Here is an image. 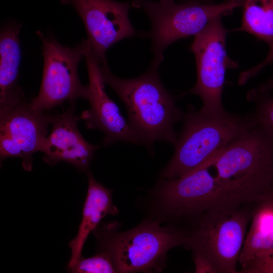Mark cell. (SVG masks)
I'll return each instance as SVG.
<instances>
[{"mask_svg":"<svg viewBox=\"0 0 273 273\" xmlns=\"http://www.w3.org/2000/svg\"><path fill=\"white\" fill-rule=\"evenodd\" d=\"M67 269L70 272L74 273L116 272L110 256L102 251H99L90 257L84 258L82 256L74 266Z\"/></svg>","mask_w":273,"mask_h":273,"instance_id":"19","label":"cell"},{"mask_svg":"<svg viewBox=\"0 0 273 273\" xmlns=\"http://www.w3.org/2000/svg\"><path fill=\"white\" fill-rule=\"evenodd\" d=\"M84 57L89 79L87 100L90 107L82 112L81 117L87 127L98 129L104 133L103 145L105 146L118 141L142 144L117 104L106 94L99 64L93 57L87 40Z\"/></svg>","mask_w":273,"mask_h":273,"instance_id":"11","label":"cell"},{"mask_svg":"<svg viewBox=\"0 0 273 273\" xmlns=\"http://www.w3.org/2000/svg\"><path fill=\"white\" fill-rule=\"evenodd\" d=\"M151 193L153 218L169 225L190 226L213 210L251 202L222 184L208 168L173 179L160 178Z\"/></svg>","mask_w":273,"mask_h":273,"instance_id":"5","label":"cell"},{"mask_svg":"<svg viewBox=\"0 0 273 273\" xmlns=\"http://www.w3.org/2000/svg\"><path fill=\"white\" fill-rule=\"evenodd\" d=\"M258 88L262 90L271 93L273 89V77L269 79L266 83L259 85Z\"/></svg>","mask_w":273,"mask_h":273,"instance_id":"24","label":"cell"},{"mask_svg":"<svg viewBox=\"0 0 273 273\" xmlns=\"http://www.w3.org/2000/svg\"><path fill=\"white\" fill-rule=\"evenodd\" d=\"M52 118L46 112L34 109L24 95L0 103V132L8 134L20 146L22 167L27 171L32 170V155L39 151Z\"/></svg>","mask_w":273,"mask_h":273,"instance_id":"12","label":"cell"},{"mask_svg":"<svg viewBox=\"0 0 273 273\" xmlns=\"http://www.w3.org/2000/svg\"><path fill=\"white\" fill-rule=\"evenodd\" d=\"M132 6L141 8L151 23L145 34L151 40L152 61L160 64L165 49L175 41L195 36L215 17L230 13L242 6L235 0L219 4H205L197 0L178 3L175 0H133Z\"/></svg>","mask_w":273,"mask_h":273,"instance_id":"7","label":"cell"},{"mask_svg":"<svg viewBox=\"0 0 273 273\" xmlns=\"http://www.w3.org/2000/svg\"><path fill=\"white\" fill-rule=\"evenodd\" d=\"M270 94L255 87L248 92L247 98L255 104V109L252 113L256 124L273 134V97Z\"/></svg>","mask_w":273,"mask_h":273,"instance_id":"18","label":"cell"},{"mask_svg":"<svg viewBox=\"0 0 273 273\" xmlns=\"http://www.w3.org/2000/svg\"><path fill=\"white\" fill-rule=\"evenodd\" d=\"M260 202H263L273 207V186L264 195Z\"/></svg>","mask_w":273,"mask_h":273,"instance_id":"23","label":"cell"},{"mask_svg":"<svg viewBox=\"0 0 273 273\" xmlns=\"http://www.w3.org/2000/svg\"><path fill=\"white\" fill-rule=\"evenodd\" d=\"M213 166L222 184L259 203L273 186V134L255 124L233 141Z\"/></svg>","mask_w":273,"mask_h":273,"instance_id":"6","label":"cell"},{"mask_svg":"<svg viewBox=\"0 0 273 273\" xmlns=\"http://www.w3.org/2000/svg\"><path fill=\"white\" fill-rule=\"evenodd\" d=\"M36 34L42 44L44 66L39 92L30 102L32 107L46 112L65 102L74 105L79 98L87 99L88 86L81 83L78 73L86 39L69 47L59 43L52 34L46 35L39 30Z\"/></svg>","mask_w":273,"mask_h":273,"instance_id":"8","label":"cell"},{"mask_svg":"<svg viewBox=\"0 0 273 273\" xmlns=\"http://www.w3.org/2000/svg\"><path fill=\"white\" fill-rule=\"evenodd\" d=\"M9 157H18L22 160L24 154L20 146L8 134L0 132V158L3 161Z\"/></svg>","mask_w":273,"mask_h":273,"instance_id":"21","label":"cell"},{"mask_svg":"<svg viewBox=\"0 0 273 273\" xmlns=\"http://www.w3.org/2000/svg\"><path fill=\"white\" fill-rule=\"evenodd\" d=\"M74 105L52 118V130L40 145L39 151L44 162L55 165L63 161L87 173L95 151L100 146L88 143L79 132L80 118L75 114Z\"/></svg>","mask_w":273,"mask_h":273,"instance_id":"13","label":"cell"},{"mask_svg":"<svg viewBox=\"0 0 273 273\" xmlns=\"http://www.w3.org/2000/svg\"><path fill=\"white\" fill-rule=\"evenodd\" d=\"M221 17L212 19L194 36L190 47L195 58L197 80L189 92L200 97L203 103L201 110L206 112L225 110L222 92L226 72L237 66L227 53L226 37L229 31L223 25Z\"/></svg>","mask_w":273,"mask_h":273,"instance_id":"9","label":"cell"},{"mask_svg":"<svg viewBox=\"0 0 273 273\" xmlns=\"http://www.w3.org/2000/svg\"><path fill=\"white\" fill-rule=\"evenodd\" d=\"M21 23H7L0 33V103L24 93L18 85L21 52L19 35Z\"/></svg>","mask_w":273,"mask_h":273,"instance_id":"15","label":"cell"},{"mask_svg":"<svg viewBox=\"0 0 273 273\" xmlns=\"http://www.w3.org/2000/svg\"><path fill=\"white\" fill-rule=\"evenodd\" d=\"M152 218L143 220L127 231L118 232L117 223H102L93 231L100 251L107 253L116 272H160L165 266L166 255L171 248L184 246V230L162 225Z\"/></svg>","mask_w":273,"mask_h":273,"instance_id":"4","label":"cell"},{"mask_svg":"<svg viewBox=\"0 0 273 273\" xmlns=\"http://www.w3.org/2000/svg\"><path fill=\"white\" fill-rule=\"evenodd\" d=\"M272 249L273 207L260 202L254 211L238 262L243 268L256 256Z\"/></svg>","mask_w":273,"mask_h":273,"instance_id":"16","label":"cell"},{"mask_svg":"<svg viewBox=\"0 0 273 273\" xmlns=\"http://www.w3.org/2000/svg\"><path fill=\"white\" fill-rule=\"evenodd\" d=\"M257 203L208 212L185 230L184 247L192 251L196 272L236 273L246 234Z\"/></svg>","mask_w":273,"mask_h":273,"instance_id":"3","label":"cell"},{"mask_svg":"<svg viewBox=\"0 0 273 273\" xmlns=\"http://www.w3.org/2000/svg\"><path fill=\"white\" fill-rule=\"evenodd\" d=\"M240 272L273 273V249L256 256Z\"/></svg>","mask_w":273,"mask_h":273,"instance_id":"20","label":"cell"},{"mask_svg":"<svg viewBox=\"0 0 273 273\" xmlns=\"http://www.w3.org/2000/svg\"><path fill=\"white\" fill-rule=\"evenodd\" d=\"M183 120L174 154L161 171L160 178L173 179L213 166L233 141L256 124L252 112L244 115L225 110L206 112L191 105Z\"/></svg>","mask_w":273,"mask_h":273,"instance_id":"1","label":"cell"},{"mask_svg":"<svg viewBox=\"0 0 273 273\" xmlns=\"http://www.w3.org/2000/svg\"><path fill=\"white\" fill-rule=\"evenodd\" d=\"M72 5L82 20L90 52L100 65L107 61V50L137 32L129 17V2L115 0H61Z\"/></svg>","mask_w":273,"mask_h":273,"instance_id":"10","label":"cell"},{"mask_svg":"<svg viewBox=\"0 0 273 273\" xmlns=\"http://www.w3.org/2000/svg\"><path fill=\"white\" fill-rule=\"evenodd\" d=\"M269 48V51L266 57L261 62L240 73L238 78L239 84H244L249 79L256 75L266 66L273 62V44Z\"/></svg>","mask_w":273,"mask_h":273,"instance_id":"22","label":"cell"},{"mask_svg":"<svg viewBox=\"0 0 273 273\" xmlns=\"http://www.w3.org/2000/svg\"><path fill=\"white\" fill-rule=\"evenodd\" d=\"M239 30L273 44V0H245Z\"/></svg>","mask_w":273,"mask_h":273,"instance_id":"17","label":"cell"},{"mask_svg":"<svg viewBox=\"0 0 273 273\" xmlns=\"http://www.w3.org/2000/svg\"><path fill=\"white\" fill-rule=\"evenodd\" d=\"M235 1H239V2H241V3H244V1H245V0H235Z\"/></svg>","mask_w":273,"mask_h":273,"instance_id":"25","label":"cell"},{"mask_svg":"<svg viewBox=\"0 0 273 273\" xmlns=\"http://www.w3.org/2000/svg\"><path fill=\"white\" fill-rule=\"evenodd\" d=\"M88 186L82 210V217L76 237L69 243L71 255L68 268L74 266L82 256V251L90 233L107 215L119 213L112 200V190L107 189L96 181L90 170L87 173Z\"/></svg>","mask_w":273,"mask_h":273,"instance_id":"14","label":"cell"},{"mask_svg":"<svg viewBox=\"0 0 273 273\" xmlns=\"http://www.w3.org/2000/svg\"><path fill=\"white\" fill-rule=\"evenodd\" d=\"M160 65L152 61L145 73L132 79L115 76L107 61L99 65L105 84L124 103L130 125L142 144L149 148L161 141L175 145L178 136L174 125L183 120L184 114L160 80L158 72Z\"/></svg>","mask_w":273,"mask_h":273,"instance_id":"2","label":"cell"}]
</instances>
